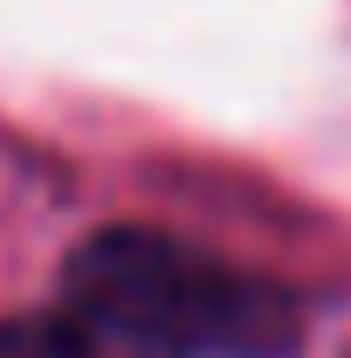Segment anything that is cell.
I'll list each match as a JSON object with an SVG mask.
<instances>
[{
    "instance_id": "obj_1",
    "label": "cell",
    "mask_w": 351,
    "mask_h": 358,
    "mask_svg": "<svg viewBox=\"0 0 351 358\" xmlns=\"http://www.w3.org/2000/svg\"><path fill=\"white\" fill-rule=\"evenodd\" d=\"M303 303L159 227H103L62 268L55 303L0 324V358H289Z\"/></svg>"
}]
</instances>
